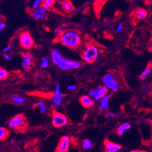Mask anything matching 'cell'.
<instances>
[{"label": "cell", "instance_id": "obj_1", "mask_svg": "<svg viewBox=\"0 0 152 152\" xmlns=\"http://www.w3.org/2000/svg\"><path fill=\"white\" fill-rule=\"evenodd\" d=\"M51 57L53 63L61 69L64 70H73L81 66V64L78 61L64 58L57 49L52 50Z\"/></svg>", "mask_w": 152, "mask_h": 152}, {"label": "cell", "instance_id": "obj_2", "mask_svg": "<svg viewBox=\"0 0 152 152\" xmlns=\"http://www.w3.org/2000/svg\"><path fill=\"white\" fill-rule=\"evenodd\" d=\"M59 40L63 45L72 49H77L80 45L81 41L80 34L75 30L63 32L59 37Z\"/></svg>", "mask_w": 152, "mask_h": 152}, {"label": "cell", "instance_id": "obj_3", "mask_svg": "<svg viewBox=\"0 0 152 152\" xmlns=\"http://www.w3.org/2000/svg\"><path fill=\"white\" fill-rule=\"evenodd\" d=\"M98 55V50L94 45L90 44L86 48L83 53L82 56L83 59L87 63H92L96 59Z\"/></svg>", "mask_w": 152, "mask_h": 152}, {"label": "cell", "instance_id": "obj_4", "mask_svg": "<svg viewBox=\"0 0 152 152\" xmlns=\"http://www.w3.org/2000/svg\"><path fill=\"white\" fill-rule=\"evenodd\" d=\"M52 124L55 128H61L66 126L68 124V119L64 114L53 111Z\"/></svg>", "mask_w": 152, "mask_h": 152}, {"label": "cell", "instance_id": "obj_5", "mask_svg": "<svg viewBox=\"0 0 152 152\" xmlns=\"http://www.w3.org/2000/svg\"><path fill=\"white\" fill-rule=\"evenodd\" d=\"M20 43L22 48L28 50L34 46V41L28 32L24 31L20 35Z\"/></svg>", "mask_w": 152, "mask_h": 152}, {"label": "cell", "instance_id": "obj_6", "mask_svg": "<svg viewBox=\"0 0 152 152\" xmlns=\"http://www.w3.org/2000/svg\"><path fill=\"white\" fill-rule=\"evenodd\" d=\"M26 124V119L23 115H17L12 118L9 122L10 128L19 130L23 129Z\"/></svg>", "mask_w": 152, "mask_h": 152}, {"label": "cell", "instance_id": "obj_7", "mask_svg": "<svg viewBox=\"0 0 152 152\" xmlns=\"http://www.w3.org/2000/svg\"><path fill=\"white\" fill-rule=\"evenodd\" d=\"M108 88L105 86H101L99 87L90 90L88 93V96L92 99L99 100L106 96L107 93Z\"/></svg>", "mask_w": 152, "mask_h": 152}, {"label": "cell", "instance_id": "obj_8", "mask_svg": "<svg viewBox=\"0 0 152 152\" xmlns=\"http://www.w3.org/2000/svg\"><path fill=\"white\" fill-rule=\"evenodd\" d=\"M103 83L107 88L110 89L113 92H116L119 89V84L114 78L112 75L107 73L102 78Z\"/></svg>", "mask_w": 152, "mask_h": 152}, {"label": "cell", "instance_id": "obj_9", "mask_svg": "<svg viewBox=\"0 0 152 152\" xmlns=\"http://www.w3.org/2000/svg\"><path fill=\"white\" fill-rule=\"evenodd\" d=\"M64 98V94L61 92L60 85L58 83L55 84L54 93L52 98V103L54 107H59L61 105L63 99Z\"/></svg>", "mask_w": 152, "mask_h": 152}, {"label": "cell", "instance_id": "obj_10", "mask_svg": "<svg viewBox=\"0 0 152 152\" xmlns=\"http://www.w3.org/2000/svg\"><path fill=\"white\" fill-rule=\"evenodd\" d=\"M70 144V138L67 136H64L60 139L55 152H68Z\"/></svg>", "mask_w": 152, "mask_h": 152}, {"label": "cell", "instance_id": "obj_11", "mask_svg": "<svg viewBox=\"0 0 152 152\" xmlns=\"http://www.w3.org/2000/svg\"><path fill=\"white\" fill-rule=\"evenodd\" d=\"M32 15L34 19L38 20H44L46 19L48 17L47 10L42 6H40L37 9L34 10L32 12Z\"/></svg>", "mask_w": 152, "mask_h": 152}, {"label": "cell", "instance_id": "obj_12", "mask_svg": "<svg viewBox=\"0 0 152 152\" xmlns=\"http://www.w3.org/2000/svg\"><path fill=\"white\" fill-rule=\"evenodd\" d=\"M104 144L105 152H118L122 148V146L121 145L110 141L107 140H105Z\"/></svg>", "mask_w": 152, "mask_h": 152}, {"label": "cell", "instance_id": "obj_13", "mask_svg": "<svg viewBox=\"0 0 152 152\" xmlns=\"http://www.w3.org/2000/svg\"><path fill=\"white\" fill-rule=\"evenodd\" d=\"M32 56L28 53H24L22 57V67L25 70H28L32 65Z\"/></svg>", "mask_w": 152, "mask_h": 152}, {"label": "cell", "instance_id": "obj_14", "mask_svg": "<svg viewBox=\"0 0 152 152\" xmlns=\"http://www.w3.org/2000/svg\"><path fill=\"white\" fill-rule=\"evenodd\" d=\"M80 101L83 107L86 108H90L94 107L95 104L94 101L89 96L83 95L80 98Z\"/></svg>", "mask_w": 152, "mask_h": 152}, {"label": "cell", "instance_id": "obj_15", "mask_svg": "<svg viewBox=\"0 0 152 152\" xmlns=\"http://www.w3.org/2000/svg\"><path fill=\"white\" fill-rule=\"evenodd\" d=\"M109 101L110 97L107 95L105 96L101 99L99 104V108L101 110H105L108 109L109 105Z\"/></svg>", "mask_w": 152, "mask_h": 152}, {"label": "cell", "instance_id": "obj_16", "mask_svg": "<svg viewBox=\"0 0 152 152\" xmlns=\"http://www.w3.org/2000/svg\"><path fill=\"white\" fill-rule=\"evenodd\" d=\"M131 127H132V126L129 123H123L118 127V128L117 129V133H118V135L123 136L125 132L128 130H130L131 129Z\"/></svg>", "mask_w": 152, "mask_h": 152}, {"label": "cell", "instance_id": "obj_17", "mask_svg": "<svg viewBox=\"0 0 152 152\" xmlns=\"http://www.w3.org/2000/svg\"><path fill=\"white\" fill-rule=\"evenodd\" d=\"M147 12L144 9H138L135 12V16L139 20H145L147 17Z\"/></svg>", "mask_w": 152, "mask_h": 152}, {"label": "cell", "instance_id": "obj_18", "mask_svg": "<svg viewBox=\"0 0 152 152\" xmlns=\"http://www.w3.org/2000/svg\"><path fill=\"white\" fill-rule=\"evenodd\" d=\"M61 6L63 10L66 12H70L75 9V7L72 3L69 1H66V0H64V1L61 2Z\"/></svg>", "mask_w": 152, "mask_h": 152}, {"label": "cell", "instance_id": "obj_19", "mask_svg": "<svg viewBox=\"0 0 152 152\" xmlns=\"http://www.w3.org/2000/svg\"><path fill=\"white\" fill-rule=\"evenodd\" d=\"M9 136V131L4 128L1 127L0 128V140L5 141L6 140Z\"/></svg>", "mask_w": 152, "mask_h": 152}, {"label": "cell", "instance_id": "obj_20", "mask_svg": "<svg viewBox=\"0 0 152 152\" xmlns=\"http://www.w3.org/2000/svg\"><path fill=\"white\" fill-rule=\"evenodd\" d=\"M82 147L86 150H90L91 148H92L94 146V144L92 142V141H90L88 139H85L82 141Z\"/></svg>", "mask_w": 152, "mask_h": 152}, {"label": "cell", "instance_id": "obj_21", "mask_svg": "<svg viewBox=\"0 0 152 152\" xmlns=\"http://www.w3.org/2000/svg\"><path fill=\"white\" fill-rule=\"evenodd\" d=\"M54 3L55 1H53V0H44V1H42L41 6H42L46 10H48L50 9L53 7Z\"/></svg>", "mask_w": 152, "mask_h": 152}, {"label": "cell", "instance_id": "obj_22", "mask_svg": "<svg viewBox=\"0 0 152 152\" xmlns=\"http://www.w3.org/2000/svg\"><path fill=\"white\" fill-rule=\"evenodd\" d=\"M152 70V67L151 66H148L146 69L142 72V73L140 75V78L141 80H144L151 73Z\"/></svg>", "mask_w": 152, "mask_h": 152}, {"label": "cell", "instance_id": "obj_23", "mask_svg": "<svg viewBox=\"0 0 152 152\" xmlns=\"http://www.w3.org/2000/svg\"><path fill=\"white\" fill-rule=\"evenodd\" d=\"M12 101L15 102L16 104H23L25 102V99L20 96H17L15 95L14 96L12 97Z\"/></svg>", "mask_w": 152, "mask_h": 152}, {"label": "cell", "instance_id": "obj_24", "mask_svg": "<svg viewBox=\"0 0 152 152\" xmlns=\"http://www.w3.org/2000/svg\"><path fill=\"white\" fill-rule=\"evenodd\" d=\"M36 107H38L40 110V112L41 113H44L45 112H46V106L44 104L43 102H38V104H36Z\"/></svg>", "mask_w": 152, "mask_h": 152}, {"label": "cell", "instance_id": "obj_25", "mask_svg": "<svg viewBox=\"0 0 152 152\" xmlns=\"http://www.w3.org/2000/svg\"><path fill=\"white\" fill-rule=\"evenodd\" d=\"M8 76V72L4 69H0V80H2L3 79H5Z\"/></svg>", "mask_w": 152, "mask_h": 152}, {"label": "cell", "instance_id": "obj_26", "mask_svg": "<svg viewBox=\"0 0 152 152\" xmlns=\"http://www.w3.org/2000/svg\"><path fill=\"white\" fill-rule=\"evenodd\" d=\"M49 61L48 58H44L42 59V62L41 63V67L43 69H46L48 66H49Z\"/></svg>", "mask_w": 152, "mask_h": 152}, {"label": "cell", "instance_id": "obj_27", "mask_svg": "<svg viewBox=\"0 0 152 152\" xmlns=\"http://www.w3.org/2000/svg\"><path fill=\"white\" fill-rule=\"evenodd\" d=\"M42 1H41V0H35V1H34L33 3V9L35 10L41 6L40 5L42 4Z\"/></svg>", "mask_w": 152, "mask_h": 152}, {"label": "cell", "instance_id": "obj_28", "mask_svg": "<svg viewBox=\"0 0 152 152\" xmlns=\"http://www.w3.org/2000/svg\"><path fill=\"white\" fill-rule=\"evenodd\" d=\"M63 32V30H62V28H61V27H58V28H56L55 29V34L58 37H60L61 35Z\"/></svg>", "mask_w": 152, "mask_h": 152}, {"label": "cell", "instance_id": "obj_29", "mask_svg": "<svg viewBox=\"0 0 152 152\" xmlns=\"http://www.w3.org/2000/svg\"><path fill=\"white\" fill-rule=\"evenodd\" d=\"M68 89L69 90H72V91H73L75 90L76 88H77V86H76L75 84H70L67 87Z\"/></svg>", "mask_w": 152, "mask_h": 152}, {"label": "cell", "instance_id": "obj_30", "mask_svg": "<svg viewBox=\"0 0 152 152\" xmlns=\"http://www.w3.org/2000/svg\"><path fill=\"white\" fill-rule=\"evenodd\" d=\"M123 29V25L122 24H120L116 27V32H120Z\"/></svg>", "mask_w": 152, "mask_h": 152}, {"label": "cell", "instance_id": "obj_31", "mask_svg": "<svg viewBox=\"0 0 152 152\" xmlns=\"http://www.w3.org/2000/svg\"><path fill=\"white\" fill-rule=\"evenodd\" d=\"M5 26H6V23L4 21H0V30H1V31L5 28Z\"/></svg>", "mask_w": 152, "mask_h": 152}, {"label": "cell", "instance_id": "obj_32", "mask_svg": "<svg viewBox=\"0 0 152 152\" xmlns=\"http://www.w3.org/2000/svg\"><path fill=\"white\" fill-rule=\"evenodd\" d=\"M108 115L110 117H113V118H115V117H117L118 116V115L117 113H115L114 112H109L108 113Z\"/></svg>", "mask_w": 152, "mask_h": 152}, {"label": "cell", "instance_id": "obj_33", "mask_svg": "<svg viewBox=\"0 0 152 152\" xmlns=\"http://www.w3.org/2000/svg\"><path fill=\"white\" fill-rule=\"evenodd\" d=\"M10 49H11V47H10V45H7V46L6 47V48H4V49H3V52L4 53H6V52H7L8 51H9L10 50Z\"/></svg>", "mask_w": 152, "mask_h": 152}, {"label": "cell", "instance_id": "obj_34", "mask_svg": "<svg viewBox=\"0 0 152 152\" xmlns=\"http://www.w3.org/2000/svg\"><path fill=\"white\" fill-rule=\"evenodd\" d=\"M4 59H5L6 60H7V61H9V60H10V59H11L10 56L9 55H5L4 56Z\"/></svg>", "mask_w": 152, "mask_h": 152}, {"label": "cell", "instance_id": "obj_35", "mask_svg": "<svg viewBox=\"0 0 152 152\" xmlns=\"http://www.w3.org/2000/svg\"><path fill=\"white\" fill-rule=\"evenodd\" d=\"M130 152H147L146 151L144 150H132Z\"/></svg>", "mask_w": 152, "mask_h": 152}, {"label": "cell", "instance_id": "obj_36", "mask_svg": "<svg viewBox=\"0 0 152 152\" xmlns=\"http://www.w3.org/2000/svg\"><path fill=\"white\" fill-rule=\"evenodd\" d=\"M150 50L152 52V42H151V47H150Z\"/></svg>", "mask_w": 152, "mask_h": 152}, {"label": "cell", "instance_id": "obj_37", "mask_svg": "<svg viewBox=\"0 0 152 152\" xmlns=\"http://www.w3.org/2000/svg\"><path fill=\"white\" fill-rule=\"evenodd\" d=\"M11 143H12V144H15V141H11Z\"/></svg>", "mask_w": 152, "mask_h": 152}, {"label": "cell", "instance_id": "obj_38", "mask_svg": "<svg viewBox=\"0 0 152 152\" xmlns=\"http://www.w3.org/2000/svg\"><path fill=\"white\" fill-rule=\"evenodd\" d=\"M41 74V73L39 72H38V73H37V76H38V77H39V75Z\"/></svg>", "mask_w": 152, "mask_h": 152}, {"label": "cell", "instance_id": "obj_39", "mask_svg": "<svg viewBox=\"0 0 152 152\" xmlns=\"http://www.w3.org/2000/svg\"><path fill=\"white\" fill-rule=\"evenodd\" d=\"M29 152H36L35 151H29Z\"/></svg>", "mask_w": 152, "mask_h": 152}, {"label": "cell", "instance_id": "obj_40", "mask_svg": "<svg viewBox=\"0 0 152 152\" xmlns=\"http://www.w3.org/2000/svg\"><path fill=\"white\" fill-rule=\"evenodd\" d=\"M151 132H152V126H151Z\"/></svg>", "mask_w": 152, "mask_h": 152}, {"label": "cell", "instance_id": "obj_41", "mask_svg": "<svg viewBox=\"0 0 152 152\" xmlns=\"http://www.w3.org/2000/svg\"><path fill=\"white\" fill-rule=\"evenodd\" d=\"M151 94H152V90H151Z\"/></svg>", "mask_w": 152, "mask_h": 152}, {"label": "cell", "instance_id": "obj_42", "mask_svg": "<svg viewBox=\"0 0 152 152\" xmlns=\"http://www.w3.org/2000/svg\"><path fill=\"white\" fill-rule=\"evenodd\" d=\"M10 152H13V151H10Z\"/></svg>", "mask_w": 152, "mask_h": 152}]
</instances>
